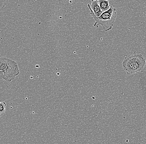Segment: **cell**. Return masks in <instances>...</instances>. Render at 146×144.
Wrapping results in <instances>:
<instances>
[{
  "label": "cell",
  "instance_id": "4",
  "mask_svg": "<svg viewBox=\"0 0 146 144\" xmlns=\"http://www.w3.org/2000/svg\"><path fill=\"white\" fill-rule=\"evenodd\" d=\"M88 7L90 11V14L94 15L96 17H99L103 13L101 11L98 1H92L91 5L88 4Z\"/></svg>",
  "mask_w": 146,
  "mask_h": 144
},
{
  "label": "cell",
  "instance_id": "6",
  "mask_svg": "<svg viewBox=\"0 0 146 144\" xmlns=\"http://www.w3.org/2000/svg\"><path fill=\"white\" fill-rule=\"evenodd\" d=\"M6 103L4 102L0 103V115L2 116L6 111Z\"/></svg>",
  "mask_w": 146,
  "mask_h": 144
},
{
  "label": "cell",
  "instance_id": "1",
  "mask_svg": "<svg viewBox=\"0 0 146 144\" xmlns=\"http://www.w3.org/2000/svg\"><path fill=\"white\" fill-rule=\"evenodd\" d=\"M20 70L17 62L6 57L0 59V76L8 82H11L20 74Z\"/></svg>",
  "mask_w": 146,
  "mask_h": 144
},
{
  "label": "cell",
  "instance_id": "5",
  "mask_svg": "<svg viewBox=\"0 0 146 144\" xmlns=\"http://www.w3.org/2000/svg\"><path fill=\"white\" fill-rule=\"evenodd\" d=\"M100 9L103 13L107 11L111 8L110 5L109 1L107 0H100L98 1Z\"/></svg>",
  "mask_w": 146,
  "mask_h": 144
},
{
  "label": "cell",
  "instance_id": "2",
  "mask_svg": "<svg viewBox=\"0 0 146 144\" xmlns=\"http://www.w3.org/2000/svg\"><path fill=\"white\" fill-rule=\"evenodd\" d=\"M145 64V59L143 55L135 53L125 56L123 61V66L127 74L131 75L141 72Z\"/></svg>",
  "mask_w": 146,
  "mask_h": 144
},
{
  "label": "cell",
  "instance_id": "3",
  "mask_svg": "<svg viewBox=\"0 0 146 144\" xmlns=\"http://www.w3.org/2000/svg\"><path fill=\"white\" fill-rule=\"evenodd\" d=\"M95 21L94 27H98L101 25L105 31H108L113 28L117 16V9L111 5V8L107 11L103 13L99 17H96L94 15L91 14Z\"/></svg>",
  "mask_w": 146,
  "mask_h": 144
}]
</instances>
